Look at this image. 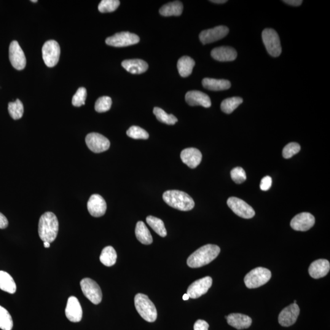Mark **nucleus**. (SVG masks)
Returning <instances> with one entry per match:
<instances>
[{"mask_svg":"<svg viewBox=\"0 0 330 330\" xmlns=\"http://www.w3.org/2000/svg\"><path fill=\"white\" fill-rule=\"evenodd\" d=\"M330 269V264L328 260L319 259L311 264L309 273L311 277L319 279L324 277L328 274Z\"/></svg>","mask_w":330,"mask_h":330,"instance_id":"nucleus-22","label":"nucleus"},{"mask_svg":"<svg viewBox=\"0 0 330 330\" xmlns=\"http://www.w3.org/2000/svg\"><path fill=\"white\" fill-rule=\"evenodd\" d=\"M203 87L211 91H223L229 90L231 84L227 80H218L206 78L203 80Z\"/></svg>","mask_w":330,"mask_h":330,"instance_id":"nucleus-25","label":"nucleus"},{"mask_svg":"<svg viewBox=\"0 0 330 330\" xmlns=\"http://www.w3.org/2000/svg\"><path fill=\"white\" fill-rule=\"evenodd\" d=\"M242 103L243 99L239 97L224 99L221 103V109L225 113L230 114Z\"/></svg>","mask_w":330,"mask_h":330,"instance_id":"nucleus-32","label":"nucleus"},{"mask_svg":"<svg viewBox=\"0 0 330 330\" xmlns=\"http://www.w3.org/2000/svg\"><path fill=\"white\" fill-rule=\"evenodd\" d=\"M226 319L229 326L237 330L248 329L252 324V319L249 316L242 314H230L227 316Z\"/></svg>","mask_w":330,"mask_h":330,"instance_id":"nucleus-23","label":"nucleus"},{"mask_svg":"<svg viewBox=\"0 0 330 330\" xmlns=\"http://www.w3.org/2000/svg\"><path fill=\"white\" fill-rule=\"evenodd\" d=\"M195 66V61L190 56H184L180 58L178 62V69L180 76L187 77L192 74Z\"/></svg>","mask_w":330,"mask_h":330,"instance_id":"nucleus-26","label":"nucleus"},{"mask_svg":"<svg viewBox=\"0 0 330 330\" xmlns=\"http://www.w3.org/2000/svg\"><path fill=\"white\" fill-rule=\"evenodd\" d=\"M59 222L55 215L50 212L43 214L39 219L38 232L41 239L45 242L52 243L57 237Z\"/></svg>","mask_w":330,"mask_h":330,"instance_id":"nucleus-2","label":"nucleus"},{"mask_svg":"<svg viewBox=\"0 0 330 330\" xmlns=\"http://www.w3.org/2000/svg\"><path fill=\"white\" fill-rule=\"evenodd\" d=\"M66 318L72 323H79L82 321L83 311L81 305L76 297H70L65 310Z\"/></svg>","mask_w":330,"mask_h":330,"instance_id":"nucleus-17","label":"nucleus"},{"mask_svg":"<svg viewBox=\"0 0 330 330\" xmlns=\"http://www.w3.org/2000/svg\"><path fill=\"white\" fill-rule=\"evenodd\" d=\"M300 315V308L296 303L289 305L281 311L278 316L279 324L283 327H290L296 323Z\"/></svg>","mask_w":330,"mask_h":330,"instance_id":"nucleus-16","label":"nucleus"},{"mask_svg":"<svg viewBox=\"0 0 330 330\" xmlns=\"http://www.w3.org/2000/svg\"><path fill=\"white\" fill-rule=\"evenodd\" d=\"M315 224V218L312 214L303 213L297 215L291 220V226L298 231H307Z\"/></svg>","mask_w":330,"mask_h":330,"instance_id":"nucleus-15","label":"nucleus"},{"mask_svg":"<svg viewBox=\"0 0 330 330\" xmlns=\"http://www.w3.org/2000/svg\"><path fill=\"white\" fill-rule=\"evenodd\" d=\"M12 328L11 316L4 308L0 306V329L2 330H12Z\"/></svg>","mask_w":330,"mask_h":330,"instance_id":"nucleus-35","label":"nucleus"},{"mask_svg":"<svg viewBox=\"0 0 330 330\" xmlns=\"http://www.w3.org/2000/svg\"><path fill=\"white\" fill-rule=\"evenodd\" d=\"M183 11V4L179 1L169 2L160 8V14L165 17L180 16Z\"/></svg>","mask_w":330,"mask_h":330,"instance_id":"nucleus-27","label":"nucleus"},{"mask_svg":"<svg viewBox=\"0 0 330 330\" xmlns=\"http://www.w3.org/2000/svg\"><path fill=\"white\" fill-rule=\"evenodd\" d=\"M301 149L300 144L297 143H291L287 144L284 147L283 151V156L284 158L288 159L293 157L294 155L299 153Z\"/></svg>","mask_w":330,"mask_h":330,"instance_id":"nucleus-40","label":"nucleus"},{"mask_svg":"<svg viewBox=\"0 0 330 330\" xmlns=\"http://www.w3.org/2000/svg\"><path fill=\"white\" fill-rule=\"evenodd\" d=\"M120 5L118 0H103L99 4L98 9L102 13L114 12Z\"/></svg>","mask_w":330,"mask_h":330,"instance_id":"nucleus-36","label":"nucleus"},{"mask_svg":"<svg viewBox=\"0 0 330 330\" xmlns=\"http://www.w3.org/2000/svg\"><path fill=\"white\" fill-rule=\"evenodd\" d=\"M127 135L129 137L138 139H147L149 138V133L138 126H131L127 131Z\"/></svg>","mask_w":330,"mask_h":330,"instance_id":"nucleus-38","label":"nucleus"},{"mask_svg":"<svg viewBox=\"0 0 330 330\" xmlns=\"http://www.w3.org/2000/svg\"><path fill=\"white\" fill-rule=\"evenodd\" d=\"M285 3L291 5V6H299L302 4V0H284Z\"/></svg>","mask_w":330,"mask_h":330,"instance_id":"nucleus-45","label":"nucleus"},{"mask_svg":"<svg viewBox=\"0 0 330 330\" xmlns=\"http://www.w3.org/2000/svg\"><path fill=\"white\" fill-rule=\"evenodd\" d=\"M272 277V273L267 268L257 267L252 270L244 278V282L248 289L259 288L266 284Z\"/></svg>","mask_w":330,"mask_h":330,"instance_id":"nucleus-5","label":"nucleus"},{"mask_svg":"<svg viewBox=\"0 0 330 330\" xmlns=\"http://www.w3.org/2000/svg\"><path fill=\"white\" fill-rule=\"evenodd\" d=\"M153 112L160 122L165 123L166 124L174 125L178 121V119L173 114H168L164 110L158 107H155Z\"/></svg>","mask_w":330,"mask_h":330,"instance_id":"nucleus-33","label":"nucleus"},{"mask_svg":"<svg viewBox=\"0 0 330 330\" xmlns=\"http://www.w3.org/2000/svg\"><path fill=\"white\" fill-rule=\"evenodd\" d=\"M88 210L91 216L101 217L104 216L107 211V203L103 197L98 194L91 196L87 204Z\"/></svg>","mask_w":330,"mask_h":330,"instance_id":"nucleus-18","label":"nucleus"},{"mask_svg":"<svg viewBox=\"0 0 330 330\" xmlns=\"http://www.w3.org/2000/svg\"><path fill=\"white\" fill-rule=\"evenodd\" d=\"M87 97V91L86 88L81 87L77 90V93L72 98V103L75 107H80L84 106Z\"/></svg>","mask_w":330,"mask_h":330,"instance_id":"nucleus-39","label":"nucleus"},{"mask_svg":"<svg viewBox=\"0 0 330 330\" xmlns=\"http://www.w3.org/2000/svg\"><path fill=\"white\" fill-rule=\"evenodd\" d=\"M8 111L13 119L18 120L22 117L24 111L23 104L18 99L8 105Z\"/></svg>","mask_w":330,"mask_h":330,"instance_id":"nucleus-34","label":"nucleus"},{"mask_svg":"<svg viewBox=\"0 0 330 330\" xmlns=\"http://www.w3.org/2000/svg\"><path fill=\"white\" fill-rule=\"evenodd\" d=\"M163 199L171 208L181 211H191L195 207L192 198L179 190H168L163 193Z\"/></svg>","mask_w":330,"mask_h":330,"instance_id":"nucleus-3","label":"nucleus"},{"mask_svg":"<svg viewBox=\"0 0 330 330\" xmlns=\"http://www.w3.org/2000/svg\"><path fill=\"white\" fill-rule=\"evenodd\" d=\"M117 254L113 247L108 246L103 249L100 256L102 264L107 267H111L115 264Z\"/></svg>","mask_w":330,"mask_h":330,"instance_id":"nucleus-30","label":"nucleus"},{"mask_svg":"<svg viewBox=\"0 0 330 330\" xmlns=\"http://www.w3.org/2000/svg\"><path fill=\"white\" fill-rule=\"evenodd\" d=\"M88 148L95 153H101L110 148V142L108 138L98 133L88 134L85 138Z\"/></svg>","mask_w":330,"mask_h":330,"instance_id":"nucleus-11","label":"nucleus"},{"mask_svg":"<svg viewBox=\"0 0 330 330\" xmlns=\"http://www.w3.org/2000/svg\"><path fill=\"white\" fill-rule=\"evenodd\" d=\"M220 253L219 246L208 244L198 249L187 259V265L191 268H199L213 261Z\"/></svg>","mask_w":330,"mask_h":330,"instance_id":"nucleus-1","label":"nucleus"},{"mask_svg":"<svg viewBox=\"0 0 330 330\" xmlns=\"http://www.w3.org/2000/svg\"><path fill=\"white\" fill-rule=\"evenodd\" d=\"M135 306L139 315L145 321L148 323H154L157 320L156 308L146 295L136 294L135 297Z\"/></svg>","mask_w":330,"mask_h":330,"instance_id":"nucleus-4","label":"nucleus"},{"mask_svg":"<svg viewBox=\"0 0 330 330\" xmlns=\"http://www.w3.org/2000/svg\"><path fill=\"white\" fill-rule=\"evenodd\" d=\"M272 184V179L270 176H265L264 178H262L261 182V184H260V188L262 190V191H267V190L270 189L271 186Z\"/></svg>","mask_w":330,"mask_h":330,"instance_id":"nucleus-42","label":"nucleus"},{"mask_svg":"<svg viewBox=\"0 0 330 330\" xmlns=\"http://www.w3.org/2000/svg\"><path fill=\"white\" fill-rule=\"evenodd\" d=\"M294 303H296V304H297V301H296V300H295V301H294Z\"/></svg>","mask_w":330,"mask_h":330,"instance_id":"nucleus-50","label":"nucleus"},{"mask_svg":"<svg viewBox=\"0 0 330 330\" xmlns=\"http://www.w3.org/2000/svg\"><path fill=\"white\" fill-rule=\"evenodd\" d=\"M230 176L236 184H240L245 182L246 179L245 170L241 167H236L230 172Z\"/></svg>","mask_w":330,"mask_h":330,"instance_id":"nucleus-41","label":"nucleus"},{"mask_svg":"<svg viewBox=\"0 0 330 330\" xmlns=\"http://www.w3.org/2000/svg\"><path fill=\"white\" fill-rule=\"evenodd\" d=\"M212 284L213 279L210 276H206L193 282L188 288L187 294L191 299H198L208 292Z\"/></svg>","mask_w":330,"mask_h":330,"instance_id":"nucleus-12","label":"nucleus"},{"mask_svg":"<svg viewBox=\"0 0 330 330\" xmlns=\"http://www.w3.org/2000/svg\"><path fill=\"white\" fill-rule=\"evenodd\" d=\"M31 2H37V0H31Z\"/></svg>","mask_w":330,"mask_h":330,"instance_id":"nucleus-49","label":"nucleus"},{"mask_svg":"<svg viewBox=\"0 0 330 330\" xmlns=\"http://www.w3.org/2000/svg\"><path fill=\"white\" fill-rule=\"evenodd\" d=\"M181 158L185 164L190 168L194 169L200 164L202 160V154L199 150L190 147L181 152Z\"/></svg>","mask_w":330,"mask_h":330,"instance_id":"nucleus-20","label":"nucleus"},{"mask_svg":"<svg viewBox=\"0 0 330 330\" xmlns=\"http://www.w3.org/2000/svg\"><path fill=\"white\" fill-rule=\"evenodd\" d=\"M139 37L130 32H121L108 37L106 42L107 45L115 47H124L138 44Z\"/></svg>","mask_w":330,"mask_h":330,"instance_id":"nucleus-9","label":"nucleus"},{"mask_svg":"<svg viewBox=\"0 0 330 330\" xmlns=\"http://www.w3.org/2000/svg\"><path fill=\"white\" fill-rule=\"evenodd\" d=\"M42 58L45 65L48 68H53L58 64L60 56V47L58 43L50 40L43 45Z\"/></svg>","mask_w":330,"mask_h":330,"instance_id":"nucleus-8","label":"nucleus"},{"mask_svg":"<svg viewBox=\"0 0 330 330\" xmlns=\"http://www.w3.org/2000/svg\"><path fill=\"white\" fill-rule=\"evenodd\" d=\"M9 60L15 69L21 71L25 68L26 60L23 51L17 41L10 43L9 46Z\"/></svg>","mask_w":330,"mask_h":330,"instance_id":"nucleus-14","label":"nucleus"},{"mask_svg":"<svg viewBox=\"0 0 330 330\" xmlns=\"http://www.w3.org/2000/svg\"><path fill=\"white\" fill-rule=\"evenodd\" d=\"M190 299V297L189 296H188L187 294H185L183 296V300H188Z\"/></svg>","mask_w":330,"mask_h":330,"instance_id":"nucleus-48","label":"nucleus"},{"mask_svg":"<svg viewBox=\"0 0 330 330\" xmlns=\"http://www.w3.org/2000/svg\"><path fill=\"white\" fill-rule=\"evenodd\" d=\"M211 56L214 60L220 62H228L234 61L237 58V53L234 48L220 47L212 50Z\"/></svg>","mask_w":330,"mask_h":330,"instance_id":"nucleus-21","label":"nucleus"},{"mask_svg":"<svg viewBox=\"0 0 330 330\" xmlns=\"http://www.w3.org/2000/svg\"><path fill=\"white\" fill-rule=\"evenodd\" d=\"M135 235L137 239L144 245H150L152 243L151 232L143 221H138L136 224Z\"/></svg>","mask_w":330,"mask_h":330,"instance_id":"nucleus-28","label":"nucleus"},{"mask_svg":"<svg viewBox=\"0 0 330 330\" xmlns=\"http://www.w3.org/2000/svg\"><path fill=\"white\" fill-rule=\"evenodd\" d=\"M209 325L203 320H198L194 324V330H209Z\"/></svg>","mask_w":330,"mask_h":330,"instance_id":"nucleus-43","label":"nucleus"},{"mask_svg":"<svg viewBox=\"0 0 330 330\" xmlns=\"http://www.w3.org/2000/svg\"><path fill=\"white\" fill-rule=\"evenodd\" d=\"M187 103L190 106H202L205 108L211 107V101L208 95L200 91H191L186 95Z\"/></svg>","mask_w":330,"mask_h":330,"instance_id":"nucleus-19","label":"nucleus"},{"mask_svg":"<svg viewBox=\"0 0 330 330\" xmlns=\"http://www.w3.org/2000/svg\"><path fill=\"white\" fill-rule=\"evenodd\" d=\"M112 100L109 96H103L99 98L95 104V110L98 112L108 111L111 109Z\"/></svg>","mask_w":330,"mask_h":330,"instance_id":"nucleus-37","label":"nucleus"},{"mask_svg":"<svg viewBox=\"0 0 330 330\" xmlns=\"http://www.w3.org/2000/svg\"><path fill=\"white\" fill-rule=\"evenodd\" d=\"M262 41L269 54L273 57H278L282 52L280 37L273 29L266 28L262 32Z\"/></svg>","mask_w":330,"mask_h":330,"instance_id":"nucleus-6","label":"nucleus"},{"mask_svg":"<svg viewBox=\"0 0 330 330\" xmlns=\"http://www.w3.org/2000/svg\"><path fill=\"white\" fill-rule=\"evenodd\" d=\"M0 289L11 294H14L17 290L14 279L4 271H0Z\"/></svg>","mask_w":330,"mask_h":330,"instance_id":"nucleus-29","label":"nucleus"},{"mask_svg":"<svg viewBox=\"0 0 330 330\" xmlns=\"http://www.w3.org/2000/svg\"><path fill=\"white\" fill-rule=\"evenodd\" d=\"M228 33H229V29L227 26H218L201 32L200 34V39L204 45L211 44L224 38Z\"/></svg>","mask_w":330,"mask_h":330,"instance_id":"nucleus-13","label":"nucleus"},{"mask_svg":"<svg viewBox=\"0 0 330 330\" xmlns=\"http://www.w3.org/2000/svg\"><path fill=\"white\" fill-rule=\"evenodd\" d=\"M122 66L126 71L132 74H143L148 69V64L146 61L139 59L122 61Z\"/></svg>","mask_w":330,"mask_h":330,"instance_id":"nucleus-24","label":"nucleus"},{"mask_svg":"<svg viewBox=\"0 0 330 330\" xmlns=\"http://www.w3.org/2000/svg\"><path fill=\"white\" fill-rule=\"evenodd\" d=\"M44 245L45 248H49L50 246V243L47 242V241H45V242H44Z\"/></svg>","mask_w":330,"mask_h":330,"instance_id":"nucleus-47","label":"nucleus"},{"mask_svg":"<svg viewBox=\"0 0 330 330\" xmlns=\"http://www.w3.org/2000/svg\"><path fill=\"white\" fill-rule=\"evenodd\" d=\"M227 204L237 216L245 219L253 218L255 212L253 208L242 200L235 197L229 198Z\"/></svg>","mask_w":330,"mask_h":330,"instance_id":"nucleus-10","label":"nucleus"},{"mask_svg":"<svg viewBox=\"0 0 330 330\" xmlns=\"http://www.w3.org/2000/svg\"><path fill=\"white\" fill-rule=\"evenodd\" d=\"M80 286L85 296L93 304L98 305L103 300L100 286L92 279L86 278L80 281Z\"/></svg>","mask_w":330,"mask_h":330,"instance_id":"nucleus-7","label":"nucleus"},{"mask_svg":"<svg viewBox=\"0 0 330 330\" xmlns=\"http://www.w3.org/2000/svg\"><path fill=\"white\" fill-rule=\"evenodd\" d=\"M146 221L152 229L161 237H165L167 235L164 222L162 220L158 219L157 217L148 216L146 218Z\"/></svg>","mask_w":330,"mask_h":330,"instance_id":"nucleus-31","label":"nucleus"},{"mask_svg":"<svg viewBox=\"0 0 330 330\" xmlns=\"http://www.w3.org/2000/svg\"><path fill=\"white\" fill-rule=\"evenodd\" d=\"M8 226V221L6 217L3 214L0 213V229H5Z\"/></svg>","mask_w":330,"mask_h":330,"instance_id":"nucleus-44","label":"nucleus"},{"mask_svg":"<svg viewBox=\"0 0 330 330\" xmlns=\"http://www.w3.org/2000/svg\"><path fill=\"white\" fill-rule=\"evenodd\" d=\"M211 2L216 4H224L225 2H227V1L226 0H214V1H211Z\"/></svg>","mask_w":330,"mask_h":330,"instance_id":"nucleus-46","label":"nucleus"}]
</instances>
